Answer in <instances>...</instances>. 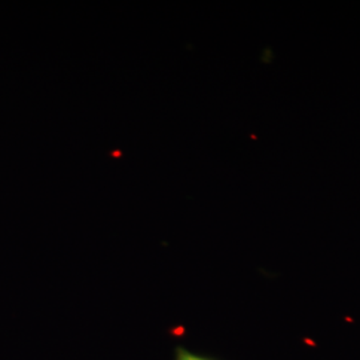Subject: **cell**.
<instances>
[{"label": "cell", "instance_id": "1", "mask_svg": "<svg viewBox=\"0 0 360 360\" xmlns=\"http://www.w3.org/2000/svg\"><path fill=\"white\" fill-rule=\"evenodd\" d=\"M176 360H214L206 358V356H200V355H195L193 352L184 349V348H178L176 352Z\"/></svg>", "mask_w": 360, "mask_h": 360}]
</instances>
